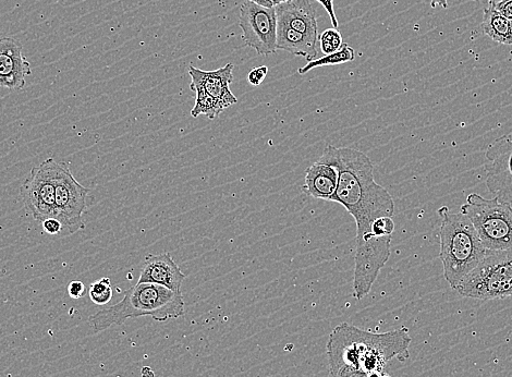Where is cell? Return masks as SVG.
I'll return each mask as SVG.
<instances>
[{
  "label": "cell",
  "instance_id": "obj_1",
  "mask_svg": "<svg viewBox=\"0 0 512 377\" xmlns=\"http://www.w3.org/2000/svg\"><path fill=\"white\" fill-rule=\"evenodd\" d=\"M320 160L337 167L338 185L332 202L343 205L355 218L357 243L367 240L376 220L395 214L393 197L375 181L370 157L358 150L328 145Z\"/></svg>",
  "mask_w": 512,
  "mask_h": 377
},
{
  "label": "cell",
  "instance_id": "obj_2",
  "mask_svg": "<svg viewBox=\"0 0 512 377\" xmlns=\"http://www.w3.org/2000/svg\"><path fill=\"white\" fill-rule=\"evenodd\" d=\"M412 342L407 328L374 334L343 323L338 325L327 343L329 372L335 374L341 368H352L368 374L384 373L389 361L409 358Z\"/></svg>",
  "mask_w": 512,
  "mask_h": 377
},
{
  "label": "cell",
  "instance_id": "obj_3",
  "mask_svg": "<svg viewBox=\"0 0 512 377\" xmlns=\"http://www.w3.org/2000/svg\"><path fill=\"white\" fill-rule=\"evenodd\" d=\"M181 291L151 283H138L125 291L123 300L90 316L89 323L96 333L113 325H123L128 319L151 316L157 322L178 319L185 315Z\"/></svg>",
  "mask_w": 512,
  "mask_h": 377
},
{
  "label": "cell",
  "instance_id": "obj_4",
  "mask_svg": "<svg viewBox=\"0 0 512 377\" xmlns=\"http://www.w3.org/2000/svg\"><path fill=\"white\" fill-rule=\"evenodd\" d=\"M437 213L442 218L440 258L444 277L456 290L463 279L477 269L487 249L467 216L451 213L447 206Z\"/></svg>",
  "mask_w": 512,
  "mask_h": 377
},
{
  "label": "cell",
  "instance_id": "obj_5",
  "mask_svg": "<svg viewBox=\"0 0 512 377\" xmlns=\"http://www.w3.org/2000/svg\"><path fill=\"white\" fill-rule=\"evenodd\" d=\"M487 250L512 249V206L497 197L485 199L472 193L461 206Z\"/></svg>",
  "mask_w": 512,
  "mask_h": 377
},
{
  "label": "cell",
  "instance_id": "obj_6",
  "mask_svg": "<svg viewBox=\"0 0 512 377\" xmlns=\"http://www.w3.org/2000/svg\"><path fill=\"white\" fill-rule=\"evenodd\" d=\"M465 298L489 301L512 296V249L487 250L484 259L456 288Z\"/></svg>",
  "mask_w": 512,
  "mask_h": 377
},
{
  "label": "cell",
  "instance_id": "obj_7",
  "mask_svg": "<svg viewBox=\"0 0 512 377\" xmlns=\"http://www.w3.org/2000/svg\"><path fill=\"white\" fill-rule=\"evenodd\" d=\"M56 218L64 226L63 235H73L85 228L83 215L87 212L90 190L73 177L67 163L55 162Z\"/></svg>",
  "mask_w": 512,
  "mask_h": 377
},
{
  "label": "cell",
  "instance_id": "obj_8",
  "mask_svg": "<svg viewBox=\"0 0 512 377\" xmlns=\"http://www.w3.org/2000/svg\"><path fill=\"white\" fill-rule=\"evenodd\" d=\"M55 162L54 158H47L41 165L32 168L20 189L28 214L39 223L56 217Z\"/></svg>",
  "mask_w": 512,
  "mask_h": 377
},
{
  "label": "cell",
  "instance_id": "obj_9",
  "mask_svg": "<svg viewBox=\"0 0 512 377\" xmlns=\"http://www.w3.org/2000/svg\"><path fill=\"white\" fill-rule=\"evenodd\" d=\"M239 27L242 39L259 55L277 52V17L274 8H265L251 2L241 5Z\"/></svg>",
  "mask_w": 512,
  "mask_h": 377
},
{
  "label": "cell",
  "instance_id": "obj_10",
  "mask_svg": "<svg viewBox=\"0 0 512 377\" xmlns=\"http://www.w3.org/2000/svg\"><path fill=\"white\" fill-rule=\"evenodd\" d=\"M486 186L499 201L512 204V133L496 139L486 151Z\"/></svg>",
  "mask_w": 512,
  "mask_h": 377
},
{
  "label": "cell",
  "instance_id": "obj_11",
  "mask_svg": "<svg viewBox=\"0 0 512 377\" xmlns=\"http://www.w3.org/2000/svg\"><path fill=\"white\" fill-rule=\"evenodd\" d=\"M22 44L11 38L0 39V87L21 90L27 77L32 75L31 65L23 55Z\"/></svg>",
  "mask_w": 512,
  "mask_h": 377
},
{
  "label": "cell",
  "instance_id": "obj_12",
  "mask_svg": "<svg viewBox=\"0 0 512 377\" xmlns=\"http://www.w3.org/2000/svg\"><path fill=\"white\" fill-rule=\"evenodd\" d=\"M234 64L214 71H204L197 67H189V75L192 83L200 87L216 101L226 108L238 103L237 97L230 90V84L234 82Z\"/></svg>",
  "mask_w": 512,
  "mask_h": 377
},
{
  "label": "cell",
  "instance_id": "obj_13",
  "mask_svg": "<svg viewBox=\"0 0 512 377\" xmlns=\"http://www.w3.org/2000/svg\"><path fill=\"white\" fill-rule=\"evenodd\" d=\"M186 275L169 253L148 255L142 266L138 283H151L170 290L181 291Z\"/></svg>",
  "mask_w": 512,
  "mask_h": 377
},
{
  "label": "cell",
  "instance_id": "obj_14",
  "mask_svg": "<svg viewBox=\"0 0 512 377\" xmlns=\"http://www.w3.org/2000/svg\"><path fill=\"white\" fill-rule=\"evenodd\" d=\"M277 22L319 41V26L312 0H289L275 7Z\"/></svg>",
  "mask_w": 512,
  "mask_h": 377
},
{
  "label": "cell",
  "instance_id": "obj_15",
  "mask_svg": "<svg viewBox=\"0 0 512 377\" xmlns=\"http://www.w3.org/2000/svg\"><path fill=\"white\" fill-rule=\"evenodd\" d=\"M338 169L332 163L320 160L307 169L302 191L308 197L332 201L338 185Z\"/></svg>",
  "mask_w": 512,
  "mask_h": 377
},
{
  "label": "cell",
  "instance_id": "obj_16",
  "mask_svg": "<svg viewBox=\"0 0 512 377\" xmlns=\"http://www.w3.org/2000/svg\"><path fill=\"white\" fill-rule=\"evenodd\" d=\"M318 43L309 36L290 29L286 24L277 22V50L303 57L308 63L318 59Z\"/></svg>",
  "mask_w": 512,
  "mask_h": 377
},
{
  "label": "cell",
  "instance_id": "obj_17",
  "mask_svg": "<svg viewBox=\"0 0 512 377\" xmlns=\"http://www.w3.org/2000/svg\"><path fill=\"white\" fill-rule=\"evenodd\" d=\"M482 30L494 42L512 45V21L494 8L484 9Z\"/></svg>",
  "mask_w": 512,
  "mask_h": 377
},
{
  "label": "cell",
  "instance_id": "obj_18",
  "mask_svg": "<svg viewBox=\"0 0 512 377\" xmlns=\"http://www.w3.org/2000/svg\"><path fill=\"white\" fill-rule=\"evenodd\" d=\"M190 89L197 94V101L191 111L193 118L204 115L214 120L225 111L226 107L207 94L200 85L191 82Z\"/></svg>",
  "mask_w": 512,
  "mask_h": 377
},
{
  "label": "cell",
  "instance_id": "obj_19",
  "mask_svg": "<svg viewBox=\"0 0 512 377\" xmlns=\"http://www.w3.org/2000/svg\"><path fill=\"white\" fill-rule=\"evenodd\" d=\"M356 59V53L353 48L344 43L341 46L340 50L336 53L325 55L321 58L313 60V62L308 63L306 66L299 68V75L303 76L308 74L309 71L326 66H335L353 62Z\"/></svg>",
  "mask_w": 512,
  "mask_h": 377
},
{
  "label": "cell",
  "instance_id": "obj_20",
  "mask_svg": "<svg viewBox=\"0 0 512 377\" xmlns=\"http://www.w3.org/2000/svg\"><path fill=\"white\" fill-rule=\"evenodd\" d=\"M89 296L96 306H105V304L111 302L114 297L111 278L104 277L100 281L91 284Z\"/></svg>",
  "mask_w": 512,
  "mask_h": 377
},
{
  "label": "cell",
  "instance_id": "obj_21",
  "mask_svg": "<svg viewBox=\"0 0 512 377\" xmlns=\"http://www.w3.org/2000/svg\"><path fill=\"white\" fill-rule=\"evenodd\" d=\"M321 50L325 55L336 53L344 45L343 36L338 29H327L319 38Z\"/></svg>",
  "mask_w": 512,
  "mask_h": 377
},
{
  "label": "cell",
  "instance_id": "obj_22",
  "mask_svg": "<svg viewBox=\"0 0 512 377\" xmlns=\"http://www.w3.org/2000/svg\"><path fill=\"white\" fill-rule=\"evenodd\" d=\"M43 230L46 234L52 236H60L63 235L64 226L62 222L58 220L56 217L47 218L44 222L41 223Z\"/></svg>",
  "mask_w": 512,
  "mask_h": 377
},
{
  "label": "cell",
  "instance_id": "obj_23",
  "mask_svg": "<svg viewBox=\"0 0 512 377\" xmlns=\"http://www.w3.org/2000/svg\"><path fill=\"white\" fill-rule=\"evenodd\" d=\"M268 74V68L266 66L256 67L249 72L248 81L253 87H259L265 80Z\"/></svg>",
  "mask_w": 512,
  "mask_h": 377
},
{
  "label": "cell",
  "instance_id": "obj_24",
  "mask_svg": "<svg viewBox=\"0 0 512 377\" xmlns=\"http://www.w3.org/2000/svg\"><path fill=\"white\" fill-rule=\"evenodd\" d=\"M67 291L69 297L72 299H81L87 295V287L80 281L70 282Z\"/></svg>",
  "mask_w": 512,
  "mask_h": 377
},
{
  "label": "cell",
  "instance_id": "obj_25",
  "mask_svg": "<svg viewBox=\"0 0 512 377\" xmlns=\"http://www.w3.org/2000/svg\"><path fill=\"white\" fill-rule=\"evenodd\" d=\"M316 2L320 3L324 9L326 10L329 18H331L333 26L335 29H338L339 23L337 17L335 15V0H316Z\"/></svg>",
  "mask_w": 512,
  "mask_h": 377
},
{
  "label": "cell",
  "instance_id": "obj_26",
  "mask_svg": "<svg viewBox=\"0 0 512 377\" xmlns=\"http://www.w3.org/2000/svg\"><path fill=\"white\" fill-rule=\"evenodd\" d=\"M332 377H369V374L352 368H341Z\"/></svg>",
  "mask_w": 512,
  "mask_h": 377
},
{
  "label": "cell",
  "instance_id": "obj_27",
  "mask_svg": "<svg viewBox=\"0 0 512 377\" xmlns=\"http://www.w3.org/2000/svg\"><path fill=\"white\" fill-rule=\"evenodd\" d=\"M494 9L512 21V0H504V2L496 5Z\"/></svg>",
  "mask_w": 512,
  "mask_h": 377
},
{
  "label": "cell",
  "instance_id": "obj_28",
  "mask_svg": "<svg viewBox=\"0 0 512 377\" xmlns=\"http://www.w3.org/2000/svg\"><path fill=\"white\" fill-rule=\"evenodd\" d=\"M473 2L480 4L484 9L494 8L504 0H473Z\"/></svg>",
  "mask_w": 512,
  "mask_h": 377
},
{
  "label": "cell",
  "instance_id": "obj_29",
  "mask_svg": "<svg viewBox=\"0 0 512 377\" xmlns=\"http://www.w3.org/2000/svg\"><path fill=\"white\" fill-rule=\"evenodd\" d=\"M248 2L254 3L265 8H274V5L271 2V0H248Z\"/></svg>",
  "mask_w": 512,
  "mask_h": 377
},
{
  "label": "cell",
  "instance_id": "obj_30",
  "mask_svg": "<svg viewBox=\"0 0 512 377\" xmlns=\"http://www.w3.org/2000/svg\"><path fill=\"white\" fill-rule=\"evenodd\" d=\"M431 7H442L444 9L448 8V0H431Z\"/></svg>",
  "mask_w": 512,
  "mask_h": 377
},
{
  "label": "cell",
  "instance_id": "obj_31",
  "mask_svg": "<svg viewBox=\"0 0 512 377\" xmlns=\"http://www.w3.org/2000/svg\"><path fill=\"white\" fill-rule=\"evenodd\" d=\"M142 377H155V373L149 367H145L142 369Z\"/></svg>",
  "mask_w": 512,
  "mask_h": 377
},
{
  "label": "cell",
  "instance_id": "obj_32",
  "mask_svg": "<svg viewBox=\"0 0 512 377\" xmlns=\"http://www.w3.org/2000/svg\"><path fill=\"white\" fill-rule=\"evenodd\" d=\"M271 2L273 3L274 7H276V6L280 5V4L289 2V0H271Z\"/></svg>",
  "mask_w": 512,
  "mask_h": 377
},
{
  "label": "cell",
  "instance_id": "obj_33",
  "mask_svg": "<svg viewBox=\"0 0 512 377\" xmlns=\"http://www.w3.org/2000/svg\"><path fill=\"white\" fill-rule=\"evenodd\" d=\"M381 374L382 373L374 372V373L369 374V377H381Z\"/></svg>",
  "mask_w": 512,
  "mask_h": 377
},
{
  "label": "cell",
  "instance_id": "obj_34",
  "mask_svg": "<svg viewBox=\"0 0 512 377\" xmlns=\"http://www.w3.org/2000/svg\"><path fill=\"white\" fill-rule=\"evenodd\" d=\"M381 377H390V376L386 375L385 373H382Z\"/></svg>",
  "mask_w": 512,
  "mask_h": 377
}]
</instances>
